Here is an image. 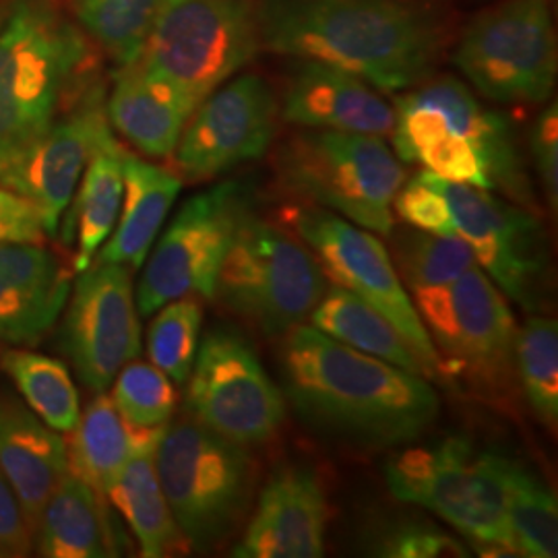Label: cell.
I'll return each instance as SVG.
<instances>
[{
    "mask_svg": "<svg viewBox=\"0 0 558 558\" xmlns=\"http://www.w3.org/2000/svg\"><path fill=\"white\" fill-rule=\"evenodd\" d=\"M281 377L300 420L360 447L410 445L439 416L426 377L329 338L313 325L283 336Z\"/></svg>",
    "mask_w": 558,
    "mask_h": 558,
    "instance_id": "cell-1",
    "label": "cell"
},
{
    "mask_svg": "<svg viewBox=\"0 0 558 558\" xmlns=\"http://www.w3.org/2000/svg\"><path fill=\"white\" fill-rule=\"evenodd\" d=\"M255 15L260 46L345 69L379 92L428 80L445 44L439 17L414 0H260Z\"/></svg>",
    "mask_w": 558,
    "mask_h": 558,
    "instance_id": "cell-2",
    "label": "cell"
},
{
    "mask_svg": "<svg viewBox=\"0 0 558 558\" xmlns=\"http://www.w3.org/2000/svg\"><path fill=\"white\" fill-rule=\"evenodd\" d=\"M393 149L440 179L502 193L534 209L532 180L513 124L488 110L461 81L445 75L422 81L393 106Z\"/></svg>",
    "mask_w": 558,
    "mask_h": 558,
    "instance_id": "cell-3",
    "label": "cell"
},
{
    "mask_svg": "<svg viewBox=\"0 0 558 558\" xmlns=\"http://www.w3.org/2000/svg\"><path fill=\"white\" fill-rule=\"evenodd\" d=\"M89 46L48 0H20L0 27V170L59 119L85 81Z\"/></svg>",
    "mask_w": 558,
    "mask_h": 558,
    "instance_id": "cell-4",
    "label": "cell"
},
{
    "mask_svg": "<svg viewBox=\"0 0 558 558\" xmlns=\"http://www.w3.org/2000/svg\"><path fill=\"white\" fill-rule=\"evenodd\" d=\"M156 470L182 538L199 553L232 538L253 507L257 468L248 449L191 416L166 424Z\"/></svg>",
    "mask_w": 558,
    "mask_h": 558,
    "instance_id": "cell-5",
    "label": "cell"
},
{
    "mask_svg": "<svg viewBox=\"0 0 558 558\" xmlns=\"http://www.w3.org/2000/svg\"><path fill=\"white\" fill-rule=\"evenodd\" d=\"M511 458L449 437L430 447L405 449L387 461L391 495L416 502L472 539L484 557H519L507 523V476Z\"/></svg>",
    "mask_w": 558,
    "mask_h": 558,
    "instance_id": "cell-6",
    "label": "cell"
},
{
    "mask_svg": "<svg viewBox=\"0 0 558 558\" xmlns=\"http://www.w3.org/2000/svg\"><path fill=\"white\" fill-rule=\"evenodd\" d=\"M276 177L296 199L380 236L393 232V199L405 172L380 137L302 129L279 145Z\"/></svg>",
    "mask_w": 558,
    "mask_h": 558,
    "instance_id": "cell-7",
    "label": "cell"
},
{
    "mask_svg": "<svg viewBox=\"0 0 558 558\" xmlns=\"http://www.w3.org/2000/svg\"><path fill=\"white\" fill-rule=\"evenodd\" d=\"M259 50L257 15L246 0H166L135 64L195 112Z\"/></svg>",
    "mask_w": 558,
    "mask_h": 558,
    "instance_id": "cell-8",
    "label": "cell"
},
{
    "mask_svg": "<svg viewBox=\"0 0 558 558\" xmlns=\"http://www.w3.org/2000/svg\"><path fill=\"white\" fill-rule=\"evenodd\" d=\"M327 290L313 253L253 211L232 240L214 299L267 338H283L308 319Z\"/></svg>",
    "mask_w": 558,
    "mask_h": 558,
    "instance_id": "cell-9",
    "label": "cell"
},
{
    "mask_svg": "<svg viewBox=\"0 0 558 558\" xmlns=\"http://www.w3.org/2000/svg\"><path fill=\"white\" fill-rule=\"evenodd\" d=\"M453 62L488 100H548L558 71L550 0H500L486 7L465 25Z\"/></svg>",
    "mask_w": 558,
    "mask_h": 558,
    "instance_id": "cell-10",
    "label": "cell"
},
{
    "mask_svg": "<svg viewBox=\"0 0 558 558\" xmlns=\"http://www.w3.org/2000/svg\"><path fill=\"white\" fill-rule=\"evenodd\" d=\"M412 302L442 373L490 389L509 385L518 325L505 294L478 265L449 283L416 290Z\"/></svg>",
    "mask_w": 558,
    "mask_h": 558,
    "instance_id": "cell-11",
    "label": "cell"
},
{
    "mask_svg": "<svg viewBox=\"0 0 558 558\" xmlns=\"http://www.w3.org/2000/svg\"><path fill=\"white\" fill-rule=\"evenodd\" d=\"M251 211V189L239 180L220 182L186 201L147 255L135 299L141 317L172 300H214L223 257Z\"/></svg>",
    "mask_w": 558,
    "mask_h": 558,
    "instance_id": "cell-12",
    "label": "cell"
},
{
    "mask_svg": "<svg viewBox=\"0 0 558 558\" xmlns=\"http://www.w3.org/2000/svg\"><path fill=\"white\" fill-rule=\"evenodd\" d=\"M283 220L308 246L325 278L377 308L418 354L430 379L439 375L437 350L405 292L391 253L377 236L320 207L288 209Z\"/></svg>",
    "mask_w": 558,
    "mask_h": 558,
    "instance_id": "cell-13",
    "label": "cell"
},
{
    "mask_svg": "<svg viewBox=\"0 0 558 558\" xmlns=\"http://www.w3.org/2000/svg\"><path fill=\"white\" fill-rule=\"evenodd\" d=\"M186 385L189 416L244 447L276 437L286 418L283 391L234 329H214L203 339Z\"/></svg>",
    "mask_w": 558,
    "mask_h": 558,
    "instance_id": "cell-14",
    "label": "cell"
},
{
    "mask_svg": "<svg viewBox=\"0 0 558 558\" xmlns=\"http://www.w3.org/2000/svg\"><path fill=\"white\" fill-rule=\"evenodd\" d=\"M456 234L465 240L480 269L505 299L538 311L548 279V240L532 209L472 184L437 177Z\"/></svg>",
    "mask_w": 558,
    "mask_h": 558,
    "instance_id": "cell-15",
    "label": "cell"
},
{
    "mask_svg": "<svg viewBox=\"0 0 558 558\" xmlns=\"http://www.w3.org/2000/svg\"><path fill=\"white\" fill-rule=\"evenodd\" d=\"M278 117V98L263 77L248 73L226 81L184 124L172 154L180 179H218L259 160L274 143Z\"/></svg>",
    "mask_w": 558,
    "mask_h": 558,
    "instance_id": "cell-16",
    "label": "cell"
},
{
    "mask_svg": "<svg viewBox=\"0 0 558 558\" xmlns=\"http://www.w3.org/2000/svg\"><path fill=\"white\" fill-rule=\"evenodd\" d=\"M64 352L81 383L104 393L141 352V323L131 269L94 260L73 288L62 327Z\"/></svg>",
    "mask_w": 558,
    "mask_h": 558,
    "instance_id": "cell-17",
    "label": "cell"
},
{
    "mask_svg": "<svg viewBox=\"0 0 558 558\" xmlns=\"http://www.w3.org/2000/svg\"><path fill=\"white\" fill-rule=\"evenodd\" d=\"M110 133L101 85L81 92L75 106L0 170V184L34 201L57 236L64 209L71 205L85 166L101 137Z\"/></svg>",
    "mask_w": 558,
    "mask_h": 558,
    "instance_id": "cell-18",
    "label": "cell"
},
{
    "mask_svg": "<svg viewBox=\"0 0 558 558\" xmlns=\"http://www.w3.org/2000/svg\"><path fill=\"white\" fill-rule=\"evenodd\" d=\"M329 505L319 476L306 465H281L260 490L232 557H323Z\"/></svg>",
    "mask_w": 558,
    "mask_h": 558,
    "instance_id": "cell-19",
    "label": "cell"
},
{
    "mask_svg": "<svg viewBox=\"0 0 558 558\" xmlns=\"http://www.w3.org/2000/svg\"><path fill=\"white\" fill-rule=\"evenodd\" d=\"M279 117L300 129L375 137L391 135L396 122L377 87L345 69L302 59L283 89Z\"/></svg>",
    "mask_w": 558,
    "mask_h": 558,
    "instance_id": "cell-20",
    "label": "cell"
},
{
    "mask_svg": "<svg viewBox=\"0 0 558 558\" xmlns=\"http://www.w3.org/2000/svg\"><path fill=\"white\" fill-rule=\"evenodd\" d=\"M0 468L36 532L44 505L69 472L66 440L17 399L0 398Z\"/></svg>",
    "mask_w": 558,
    "mask_h": 558,
    "instance_id": "cell-21",
    "label": "cell"
},
{
    "mask_svg": "<svg viewBox=\"0 0 558 558\" xmlns=\"http://www.w3.org/2000/svg\"><path fill=\"white\" fill-rule=\"evenodd\" d=\"M122 174L124 193L119 221L94 260L117 263L137 271L151 253L174 201L179 199L182 179L133 154H124Z\"/></svg>",
    "mask_w": 558,
    "mask_h": 558,
    "instance_id": "cell-22",
    "label": "cell"
},
{
    "mask_svg": "<svg viewBox=\"0 0 558 558\" xmlns=\"http://www.w3.org/2000/svg\"><path fill=\"white\" fill-rule=\"evenodd\" d=\"M191 114L172 92L145 77L135 62L117 71L106 101L108 122L143 156L156 160L174 154Z\"/></svg>",
    "mask_w": 558,
    "mask_h": 558,
    "instance_id": "cell-23",
    "label": "cell"
},
{
    "mask_svg": "<svg viewBox=\"0 0 558 558\" xmlns=\"http://www.w3.org/2000/svg\"><path fill=\"white\" fill-rule=\"evenodd\" d=\"M34 539L46 558H106L119 555L104 497L66 472L41 509Z\"/></svg>",
    "mask_w": 558,
    "mask_h": 558,
    "instance_id": "cell-24",
    "label": "cell"
},
{
    "mask_svg": "<svg viewBox=\"0 0 558 558\" xmlns=\"http://www.w3.org/2000/svg\"><path fill=\"white\" fill-rule=\"evenodd\" d=\"M166 426L140 428L120 416L110 396L98 393L66 440L69 472L89 484L104 499L126 461L141 447L158 442Z\"/></svg>",
    "mask_w": 558,
    "mask_h": 558,
    "instance_id": "cell-25",
    "label": "cell"
},
{
    "mask_svg": "<svg viewBox=\"0 0 558 558\" xmlns=\"http://www.w3.org/2000/svg\"><path fill=\"white\" fill-rule=\"evenodd\" d=\"M124 149L114 140L112 131L101 137L85 166L77 197L71 199V214L66 216L64 239H75V271H85L98 255L104 242L117 228L124 193L122 161Z\"/></svg>",
    "mask_w": 558,
    "mask_h": 558,
    "instance_id": "cell-26",
    "label": "cell"
},
{
    "mask_svg": "<svg viewBox=\"0 0 558 558\" xmlns=\"http://www.w3.org/2000/svg\"><path fill=\"white\" fill-rule=\"evenodd\" d=\"M158 442L145 445L126 461L108 497L140 542L141 557H170L186 550L156 470Z\"/></svg>",
    "mask_w": 558,
    "mask_h": 558,
    "instance_id": "cell-27",
    "label": "cell"
},
{
    "mask_svg": "<svg viewBox=\"0 0 558 558\" xmlns=\"http://www.w3.org/2000/svg\"><path fill=\"white\" fill-rule=\"evenodd\" d=\"M311 320L315 329L362 354L385 360L430 379L418 354L399 336L398 329L377 308L343 288L336 286L325 290L319 304L311 313Z\"/></svg>",
    "mask_w": 558,
    "mask_h": 558,
    "instance_id": "cell-28",
    "label": "cell"
},
{
    "mask_svg": "<svg viewBox=\"0 0 558 558\" xmlns=\"http://www.w3.org/2000/svg\"><path fill=\"white\" fill-rule=\"evenodd\" d=\"M166 0H71L77 25L117 62H137Z\"/></svg>",
    "mask_w": 558,
    "mask_h": 558,
    "instance_id": "cell-29",
    "label": "cell"
},
{
    "mask_svg": "<svg viewBox=\"0 0 558 558\" xmlns=\"http://www.w3.org/2000/svg\"><path fill=\"white\" fill-rule=\"evenodd\" d=\"M27 408L59 433H71L80 422V391L69 368L57 359L27 350H11L0 360Z\"/></svg>",
    "mask_w": 558,
    "mask_h": 558,
    "instance_id": "cell-30",
    "label": "cell"
},
{
    "mask_svg": "<svg viewBox=\"0 0 558 558\" xmlns=\"http://www.w3.org/2000/svg\"><path fill=\"white\" fill-rule=\"evenodd\" d=\"M507 523L519 557H557V497L536 472L518 459H511L509 463Z\"/></svg>",
    "mask_w": 558,
    "mask_h": 558,
    "instance_id": "cell-31",
    "label": "cell"
},
{
    "mask_svg": "<svg viewBox=\"0 0 558 558\" xmlns=\"http://www.w3.org/2000/svg\"><path fill=\"white\" fill-rule=\"evenodd\" d=\"M515 368L523 393L539 422L557 428L558 325L555 319L532 317L515 336Z\"/></svg>",
    "mask_w": 558,
    "mask_h": 558,
    "instance_id": "cell-32",
    "label": "cell"
},
{
    "mask_svg": "<svg viewBox=\"0 0 558 558\" xmlns=\"http://www.w3.org/2000/svg\"><path fill=\"white\" fill-rule=\"evenodd\" d=\"M391 259L399 278L412 292L449 283L478 265L472 246L458 234L439 236L424 230L393 236Z\"/></svg>",
    "mask_w": 558,
    "mask_h": 558,
    "instance_id": "cell-33",
    "label": "cell"
},
{
    "mask_svg": "<svg viewBox=\"0 0 558 558\" xmlns=\"http://www.w3.org/2000/svg\"><path fill=\"white\" fill-rule=\"evenodd\" d=\"M147 333V354L170 379L184 385L197 359L203 311L193 296L163 304Z\"/></svg>",
    "mask_w": 558,
    "mask_h": 558,
    "instance_id": "cell-34",
    "label": "cell"
},
{
    "mask_svg": "<svg viewBox=\"0 0 558 558\" xmlns=\"http://www.w3.org/2000/svg\"><path fill=\"white\" fill-rule=\"evenodd\" d=\"M110 399L120 416L140 428L166 426L177 408V391L172 379L158 366L131 360L112 380Z\"/></svg>",
    "mask_w": 558,
    "mask_h": 558,
    "instance_id": "cell-35",
    "label": "cell"
},
{
    "mask_svg": "<svg viewBox=\"0 0 558 558\" xmlns=\"http://www.w3.org/2000/svg\"><path fill=\"white\" fill-rule=\"evenodd\" d=\"M0 278L66 306L71 276L44 244H0Z\"/></svg>",
    "mask_w": 558,
    "mask_h": 558,
    "instance_id": "cell-36",
    "label": "cell"
},
{
    "mask_svg": "<svg viewBox=\"0 0 558 558\" xmlns=\"http://www.w3.org/2000/svg\"><path fill=\"white\" fill-rule=\"evenodd\" d=\"M59 302L0 278V343L32 345L38 343L57 323L62 311Z\"/></svg>",
    "mask_w": 558,
    "mask_h": 558,
    "instance_id": "cell-37",
    "label": "cell"
},
{
    "mask_svg": "<svg viewBox=\"0 0 558 558\" xmlns=\"http://www.w3.org/2000/svg\"><path fill=\"white\" fill-rule=\"evenodd\" d=\"M373 548L375 555L389 558H461L468 555L459 539L420 519L396 521L387 525L377 534Z\"/></svg>",
    "mask_w": 558,
    "mask_h": 558,
    "instance_id": "cell-38",
    "label": "cell"
},
{
    "mask_svg": "<svg viewBox=\"0 0 558 558\" xmlns=\"http://www.w3.org/2000/svg\"><path fill=\"white\" fill-rule=\"evenodd\" d=\"M393 209L401 220L416 230L439 236H453L456 226L451 220L447 201L437 184V174L424 170L410 182H403L393 199Z\"/></svg>",
    "mask_w": 558,
    "mask_h": 558,
    "instance_id": "cell-39",
    "label": "cell"
},
{
    "mask_svg": "<svg viewBox=\"0 0 558 558\" xmlns=\"http://www.w3.org/2000/svg\"><path fill=\"white\" fill-rule=\"evenodd\" d=\"M46 239L40 207L0 184V244H41Z\"/></svg>",
    "mask_w": 558,
    "mask_h": 558,
    "instance_id": "cell-40",
    "label": "cell"
},
{
    "mask_svg": "<svg viewBox=\"0 0 558 558\" xmlns=\"http://www.w3.org/2000/svg\"><path fill=\"white\" fill-rule=\"evenodd\" d=\"M532 156L536 163L546 201L557 211L558 205V106L557 101L548 104L539 114L532 129Z\"/></svg>",
    "mask_w": 558,
    "mask_h": 558,
    "instance_id": "cell-41",
    "label": "cell"
},
{
    "mask_svg": "<svg viewBox=\"0 0 558 558\" xmlns=\"http://www.w3.org/2000/svg\"><path fill=\"white\" fill-rule=\"evenodd\" d=\"M34 550V532L21 509L9 480L0 468V558L29 557Z\"/></svg>",
    "mask_w": 558,
    "mask_h": 558,
    "instance_id": "cell-42",
    "label": "cell"
},
{
    "mask_svg": "<svg viewBox=\"0 0 558 558\" xmlns=\"http://www.w3.org/2000/svg\"><path fill=\"white\" fill-rule=\"evenodd\" d=\"M0 27H2V17H0Z\"/></svg>",
    "mask_w": 558,
    "mask_h": 558,
    "instance_id": "cell-43",
    "label": "cell"
}]
</instances>
